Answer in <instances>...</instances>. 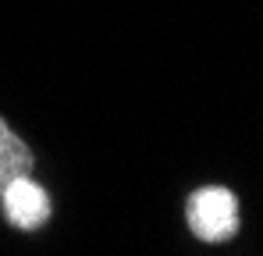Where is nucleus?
<instances>
[{"instance_id":"f03ea898","label":"nucleus","mask_w":263,"mask_h":256,"mask_svg":"<svg viewBox=\"0 0 263 256\" xmlns=\"http://www.w3.org/2000/svg\"><path fill=\"white\" fill-rule=\"evenodd\" d=\"M0 196H4L7 221L22 231H40L50 221V196L43 192V185L32 181V174H22L14 181H7L0 189Z\"/></svg>"},{"instance_id":"7ed1b4c3","label":"nucleus","mask_w":263,"mask_h":256,"mask_svg":"<svg viewBox=\"0 0 263 256\" xmlns=\"http://www.w3.org/2000/svg\"><path fill=\"white\" fill-rule=\"evenodd\" d=\"M32 164H36L32 150L22 142V135H14L7 128V121L0 118V189L7 181L22 178V174H32Z\"/></svg>"},{"instance_id":"f257e3e1","label":"nucleus","mask_w":263,"mask_h":256,"mask_svg":"<svg viewBox=\"0 0 263 256\" xmlns=\"http://www.w3.org/2000/svg\"><path fill=\"white\" fill-rule=\"evenodd\" d=\"M185 217L192 235L203 242H228L238 235V199L220 185L196 189L185 203Z\"/></svg>"}]
</instances>
